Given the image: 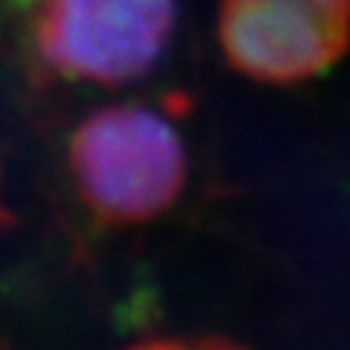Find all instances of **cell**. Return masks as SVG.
<instances>
[{"instance_id": "5", "label": "cell", "mask_w": 350, "mask_h": 350, "mask_svg": "<svg viewBox=\"0 0 350 350\" xmlns=\"http://www.w3.org/2000/svg\"><path fill=\"white\" fill-rule=\"evenodd\" d=\"M269 3H283V6H295L304 12H312L324 21H330L336 27L350 29V0H269Z\"/></svg>"}, {"instance_id": "2", "label": "cell", "mask_w": 350, "mask_h": 350, "mask_svg": "<svg viewBox=\"0 0 350 350\" xmlns=\"http://www.w3.org/2000/svg\"><path fill=\"white\" fill-rule=\"evenodd\" d=\"M175 21V0H41L32 36L50 73L117 88L161 62Z\"/></svg>"}, {"instance_id": "3", "label": "cell", "mask_w": 350, "mask_h": 350, "mask_svg": "<svg viewBox=\"0 0 350 350\" xmlns=\"http://www.w3.org/2000/svg\"><path fill=\"white\" fill-rule=\"evenodd\" d=\"M219 47L248 79L295 85L330 70L350 47V29L269 0H222Z\"/></svg>"}, {"instance_id": "4", "label": "cell", "mask_w": 350, "mask_h": 350, "mask_svg": "<svg viewBox=\"0 0 350 350\" xmlns=\"http://www.w3.org/2000/svg\"><path fill=\"white\" fill-rule=\"evenodd\" d=\"M129 350H248L222 336H190V338H146Z\"/></svg>"}, {"instance_id": "1", "label": "cell", "mask_w": 350, "mask_h": 350, "mask_svg": "<svg viewBox=\"0 0 350 350\" xmlns=\"http://www.w3.org/2000/svg\"><path fill=\"white\" fill-rule=\"evenodd\" d=\"M70 175L88 211L111 225H140L167 213L187 181L181 137L146 105H108L70 137Z\"/></svg>"}]
</instances>
